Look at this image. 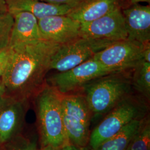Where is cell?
I'll return each mask as SVG.
<instances>
[{"label":"cell","mask_w":150,"mask_h":150,"mask_svg":"<svg viewBox=\"0 0 150 150\" xmlns=\"http://www.w3.org/2000/svg\"><path fill=\"white\" fill-rule=\"evenodd\" d=\"M59 43L45 39L20 43L12 52L1 80L5 95L28 101L44 84Z\"/></svg>","instance_id":"1"},{"label":"cell","mask_w":150,"mask_h":150,"mask_svg":"<svg viewBox=\"0 0 150 150\" xmlns=\"http://www.w3.org/2000/svg\"><path fill=\"white\" fill-rule=\"evenodd\" d=\"M35 96L42 147L50 146L59 150L69 144L62 120V94L53 86L45 84Z\"/></svg>","instance_id":"2"},{"label":"cell","mask_w":150,"mask_h":150,"mask_svg":"<svg viewBox=\"0 0 150 150\" xmlns=\"http://www.w3.org/2000/svg\"><path fill=\"white\" fill-rule=\"evenodd\" d=\"M132 88L131 76L125 71L98 77L81 88L92 115L99 116L106 114L131 95Z\"/></svg>","instance_id":"3"},{"label":"cell","mask_w":150,"mask_h":150,"mask_svg":"<svg viewBox=\"0 0 150 150\" xmlns=\"http://www.w3.org/2000/svg\"><path fill=\"white\" fill-rule=\"evenodd\" d=\"M148 107L139 97L132 95L124 98L113 108L91 131L89 150L96 148L103 141L117 134L129 123L148 116Z\"/></svg>","instance_id":"4"},{"label":"cell","mask_w":150,"mask_h":150,"mask_svg":"<svg viewBox=\"0 0 150 150\" xmlns=\"http://www.w3.org/2000/svg\"><path fill=\"white\" fill-rule=\"evenodd\" d=\"M61 106L64 131L69 144L87 147L91 134V111L81 93L62 94Z\"/></svg>","instance_id":"5"},{"label":"cell","mask_w":150,"mask_h":150,"mask_svg":"<svg viewBox=\"0 0 150 150\" xmlns=\"http://www.w3.org/2000/svg\"><path fill=\"white\" fill-rule=\"evenodd\" d=\"M113 42L105 40L80 36L60 46L52 57L50 69L59 72L70 70L90 59Z\"/></svg>","instance_id":"6"},{"label":"cell","mask_w":150,"mask_h":150,"mask_svg":"<svg viewBox=\"0 0 150 150\" xmlns=\"http://www.w3.org/2000/svg\"><path fill=\"white\" fill-rule=\"evenodd\" d=\"M145 45L127 39L115 41L92 57L112 72L134 69L144 60L142 52Z\"/></svg>","instance_id":"7"},{"label":"cell","mask_w":150,"mask_h":150,"mask_svg":"<svg viewBox=\"0 0 150 150\" xmlns=\"http://www.w3.org/2000/svg\"><path fill=\"white\" fill-rule=\"evenodd\" d=\"M113 73L93 57L75 67L59 72L50 79L52 86L64 95L79 90L87 83Z\"/></svg>","instance_id":"8"},{"label":"cell","mask_w":150,"mask_h":150,"mask_svg":"<svg viewBox=\"0 0 150 150\" xmlns=\"http://www.w3.org/2000/svg\"><path fill=\"white\" fill-rule=\"evenodd\" d=\"M80 36L112 42L127 39L121 6L92 21L81 23Z\"/></svg>","instance_id":"9"},{"label":"cell","mask_w":150,"mask_h":150,"mask_svg":"<svg viewBox=\"0 0 150 150\" xmlns=\"http://www.w3.org/2000/svg\"><path fill=\"white\" fill-rule=\"evenodd\" d=\"M27 101L4 95L0 98V143L5 146L20 136Z\"/></svg>","instance_id":"10"},{"label":"cell","mask_w":150,"mask_h":150,"mask_svg":"<svg viewBox=\"0 0 150 150\" xmlns=\"http://www.w3.org/2000/svg\"><path fill=\"white\" fill-rule=\"evenodd\" d=\"M38 23L42 38L54 43L64 45L80 36V23L67 15L47 17Z\"/></svg>","instance_id":"11"},{"label":"cell","mask_w":150,"mask_h":150,"mask_svg":"<svg viewBox=\"0 0 150 150\" xmlns=\"http://www.w3.org/2000/svg\"><path fill=\"white\" fill-rule=\"evenodd\" d=\"M122 11L127 40L141 45L150 42V6L133 4Z\"/></svg>","instance_id":"12"},{"label":"cell","mask_w":150,"mask_h":150,"mask_svg":"<svg viewBox=\"0 0 150 150\" xmlns=\"http://www.w3.org/2000/svg\"><path fill=\"white\" fill-rule=\"evenodd\" d=\"M13 18L8 46L43 39L40 31L38 19L31 13L25 11L9 12Z\"/></svg>","instance_id":"13"},{"label":"cell","mask_w":150,"mask_h":150,"mask_svg":"<svg viewBox=\"0 0 150 150\" xmlns=\"http://www.w3.org/2000/svg\"><path fill=\"white\" fill-rule=\"evenodd\" d=\"M6 2L8 12L27 11L38 20L49 16L69 15L77 7L54 5L39 0H6Z\"/></svg>","instance_id":"14"},{"label":"cell","mask_w":150,"mask_h":150,"mask_svg":"<svg viewBox=\"0 0 150 150\" xmlns=\"http://www.w3.org/2000/svg\"><path fill=\"white\" fill-rule=\"evenodd\" d=\"M122 0H83L68 16L84 23L95 20L121 6Z\"/></svg>","instance_id":"15"},{"label":"cell","mask_w":150,"mask_h":150,"mask_svg":"<svg viewBox=\"0 0 150 150\" xmlns=\"http://www.w3.org/2000/svg\"><path fill=\"white\" fill-rule=\"evenodd\" d=\"M144 118L137 120L129 123L117 134L105 139L96 148L91 150H126L129 142L139 129Z\"/></svg>","instance_id":"16"},{"label":"cell","mask_w":150,"mask_h":150,"mask_svg":"<svg viewBox=\"0 0 150 150\" xmlns=\"http://www.w3.org/2000/svg\"><path fill=\"white\" fill-rule=\"evenodd\" d=\"M132 86L146 99L150 97V63L142 60L134 69Z\"/></svg>","instance_id":"17"},{"label":"cell","mask_w":150,"mask_h":150,"mask_svg":"<svg viewBox=\"0 0 150 150\" xmlns=\"http://www.w3.org/2000/svg\"><path fill=\"white\" fill-rule=\"evenodd\" d=\"M126 150H150V120L149 115L142 121Z\"/></svg>","instance_id":"18"},{"label":"cell","mask_w":150,"mask_h":150,"mask_svg":"<svg viewBox=\"0 0 150 150\" xmlns=\"http://www.w3.org/2000/svg\"><path fill=\"white\" fill-rule=\"evenodd\" d=\"M13 18L9 12L0 13V50L8 46Z\"/></svg>","instance_id":"19"},{"label":"cell","mask_w":150,"mask_h":150,"mask_svg":"<svg viewBox=\"0 0 150 150\" xmlns=\"http://www.w3.org/2000/svg\"><path fill=\"white\" fill-rule=\"evenodd\" d=\"M4 150H39L36 141L18 136L5 146Z\"/></svg>","instance_id":"20"},{"label":"cell","mask_w":150,"mask_h":150,"mask_svg":"<svg viewBox=\"0 0 150 150\" xmlns=\"http://www.w3.org/2000/svg\"><path fill=\"white\" fill-rule=\"evenodd\" d=\"M12 52V48L9 46L0 50V80L5 71Z\"/></svg>","instance_id":"21"},{"label":"cell","mask_w":150,"mask_h":150,"mask_svg":"<svg viewBox=\"0 0 150 150\" xmlns=\"http://www.w3.org/2000/svg\"><path fill=\"white\" fill-rule=\"evenodd\" d=\"M54 5H71L77 6L83 0H39Z\"/></svg>","instance_id":"22"},{"label":"cell","mask_w":150,"mask_h":150,"mask_svg":"<svg viewBox=\"0 0 150 150\" xmlns=\"http://www.w3.org/2000/svg\"><path fill=\"white\" fill-rule=\"evenodd\" d=\"M143 59L150 63V42L146 43L144 46L142 52Z\"/></svg>","instance_id":"23"},{"label":"cell","mask_w":150,"mask_h":150,"mask_svg":"<svg viewBox=\"0 0 150 150\" xmlns=\"http://www.w3.org/2000/svg\"><path fill=\"white\" fill-rule=\"evenodd\" d=\"M58 150H89V149L87 148V147H81L68 144L67 145H64V146Z\"/></svg>","instance_id":"24"},{"label":"cell","mask_w":150,"mask_h":150,"mask_svg":"<svg viewBox=\"0 0 150 150\" xmlns=\"http://www.w3.org/2000/svg\"><path fill=\"white\" fill-rule=\"evenodd\" d=\"M8 12L6 0H0V13H6Z\"/></svg>","instance_id":"25"},{"label":"cell","mask_w":150,"mask_h":150,"mask_svg":"<svg viewBox=\"0 0 150 150\" xmlns=\"http://www.w3.org/2000/svg\"><path fill=\"white\" fill-rule=\"evenodd\" d=\"M5 93V86L1 79L0 80V98L3 96Z\"/></svg>","instance_id":"26"},{"label":"cell","mask_w":150,"mask_h":150,"mask_svg":"<svg viewBox=\"0 0 150 150\" xmlns=\"http://www.w3.org/2000/svg\"><path fill=\"white\" fill-rule=\"evenodd\" d=\"M130 2L131 5H133V4H139L141 2H146L150 3V0H130Z\"/></svg>","instance_id":"27"},{"label":"cell","mask_w":150,"mask_h":150,"mask_svg":"<svg viewBox=\"0 0 150 150\" xmlns=\"http://www.w3.org/2000/svg\"><path fill=\"white\" fill-rule=\"evenodd\" d=\"M39 150H58L57 149H55L52 147L50 146H44V147H42Z\"/></svg>","instance_id":"28"},{"label":"cell","mask_w":150,"mask_h":150,"mask_svg":"<svg viewBox=\"0 0 150 150\" xmlns=\"http://www.w3.org/2000/svg\"><path fill=\"white\" fill-rule=\"evenodd\" d=\"M5 150V146L2 145L0 143V150Z\"/></svg>","instance_id":"29"}]
</instances>
